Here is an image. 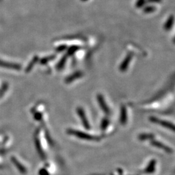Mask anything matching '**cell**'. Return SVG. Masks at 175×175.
Here are the masks:
<instances>
[{"label": "cell", "mask_w": 175, "mask_h": 175, "mask_svg": "<svg viewBox=\"0 0 175 175\" xmlns=\"http://www.w3.org/2000/svg\"><path fill=\"white\" fill-rule=\"evenodd\" d=\"M154 135L151 134H143L139 135V139L140 140H147L149 139H153Z\"/></svg>", "instance_id": "8"}, {"label": "cell", "mask_w": 175, "mask_h": 175, "mask_svg": "<svg viewBox=\"0 0 175 175\" xmlns=\"http://www.w3.org/2000/svg\"><path fill=\"white\" fill-rule=\"evenodd\" d=\"M40 174L41 175H49L48 172L45 169H42L41 171H40Z\"/></svg>", "instance_id": "10"}, {"label": "cell", "mask_w": 175, "mask_h": 175, "mask_svg": "<svg viewBox=\"0 0 175 175\" xmlns=\"http://www.w3.org/2000/svg\"><path fill=\"white\" fill-rule=\"evenodd\" d=\"M150 120H151V121L153 122L154 123H157V124H159L160 125H162V126H163L164 127L167 128L168 129H170L172 130V131H174V125L172 124L171 123H169L168 121H162L158 119L156 117H151L150 118Z\"/></svg>", "instance_id": "2"}, {"label": "cell", "mask_w": 175, "mask_h": 175, "mask_svg": "<svg viewBox=\"0 0 175 175\" xmlns=\"http://www.w3.org/2000/svg\"><path fill=\"white\" fill-rule=\"evenodd\" d=\"M108 124H109V121L107 119H105L102 121L101 125V128L102 130H105L107 129V127L108 126Z\"/></svg>", "instance_id": "9"}, {"label": "cell", "mask_w": 175, "mask_h": 175, "mask_svg": "<svg viewBox=\"0 0 175 175\" xmlns=\"http://www.w3.org/2000/svg\"><path fill=\"white\" fill-rule=\"evenodd\" d=\"M121 123L122 125H125L127 121V111L125 107H122L121 111Z\"/></svg>", "instance_id": "6"}, {"label": "cell", "mask_w": 175, "mask_h": 175, "mask_svg": "<svg viewBox=\"0 0 175 175\" xmlns=\"http://www.w3.org/2000/svg\"><path fill=\"white\" fill-rule=\"evenodd\" d=\"M99 104H100L101 107L103 110L104 111L106 114H109V113H110L109 109H108V108L107 107V105H106V103L104 101V100H103V99L101 97H99Z\"/></svg>", "instance_id": "7"}, {"label": "cell", "mask_w": 175, "mask_h": 175, "mask_svg": "<svg viewBox=\"0 0 175 175\" xmlns=\"http://www.w3.org/2000/svg\"><path fill=\"white\" fill-rule=\"evenodd\" d=\"M151 144L152 145V146H154L157 148H159V149H161L162 150H164V151H166L167 153H171L172 152V149L171 148H169V147L166 146V145H164L162 143L158 141H156V140H152L151 141Z\"/></svg>", "instance_id": "4"}, {"label": "cell", "mask_w": 175, "mask_h": 175, "mask_svg": "<svg viewBox=\"0 0 175 175\" xmlns=\"http://www.w3.org/2000/svg\"><path fill=\"white\" fill-rule=\"evenodd\" d=\"M68 133L69 134L74 135V136L77 137L78 138H80L81 139L88 140V141H97V140H99L97 137L90 135L89 134H86V133L82 131H79V130L70 129L68 130Z\"/></svg>", "instance_id": "1"}, {"label": "cell", "mask_w": 175, "mask_h": 175, "mask_svg": "<svg viewBox=\"0 0 175 175\" xmlns=\"http://www.w3.org/2000/svg\"><path fill=\"white\" fill-rule=\"evenodd\" d=\"M77 112H78V115H79L81 121H82V125H83L84 127L86 129L89 130L90 129V123H89V122H88V119L86 118L85 113H84V112L82 108H78L77 109Z\"/></svg>", "instance_id": "3"}, {"label": "cell", "mask_w": 175, "mask_h": 175, "mask_svg": "<svg viewBox=\"0 0 175 175\" xmlns=\"http://www.w3.org/2000/svg\"><path fill=\"white\" fill-rule=\"evenodd\" d=\"M156 160H152L145 169V173L147 174L153 173V172L155 171V168H156Z\"/></svg>", "instance_id": "5"}]
</instances>
